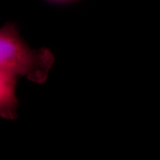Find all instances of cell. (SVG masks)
I'll list each match as a JSON object with an SVG mask.
<instances>
[{
	"instance_id": "7a4b0ae2",
	"label": "cell",
	"mask_w": 160,
	"mask_h": 160,
	"mask_svg": "<svg viewBox=\"0 0 160 160\" xmlns=\"http://www.w3.org/2000/svg\"><path fill=\"white\" fill-rule=\"evenodd\" d=\"M17 77L11 72L0 68V117L3 119H14L17 117Z\"/></svg>"
},
{
	"instance_id": "6da1fadb",
	"label": "cell",
	"mask_w": 160,
	"mask_h": 160,
	"mask_svg": "<svg viewBox=\"0 0 160 160\" xmlns=\"http://www.w3.org/2000/svg\"><path fill=\"white\" fill-rule=\"evenodd\" d=\"M54 63L49 50H33L20 37L15 24L0 28V68L16 76L25 77L36 83H44Z\"/></svg>"
}]
</instances>
